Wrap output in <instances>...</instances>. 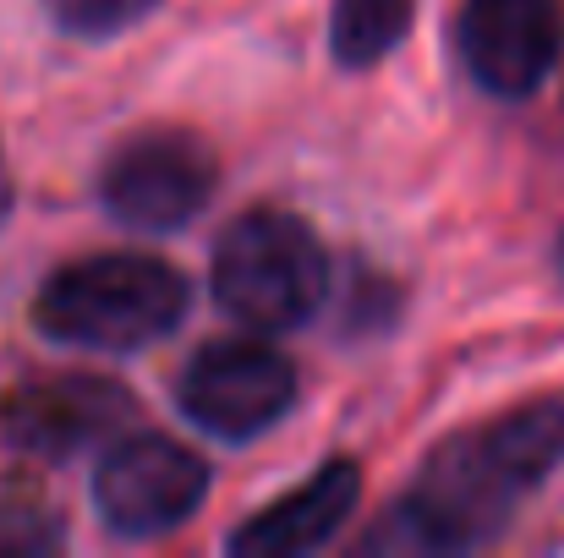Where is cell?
<instances>
[{
	"mask_svg": "<svg viewBox=\"0 0 564 558\" xmlns=\"http://www.w3.org/2000/svg\"><path fill=\"white\" fill-rule=\"evenodd\" d=\"M564 455V400H532L499 422L438 444L422 477L368 537L383 554H466L488 543L510 510L549 482Z\"/></svg>",
	"mask_w": 564,
	"mask_h": 558,
	"instance_id": "1",
	"label": "cell"
},
{
	"mask_svg": "<svg viewBox=\"0 0 564 558\" xmlns=\"http://www.w3.org/2000/svg\"><path fill=\"white\" fill-rule=\"evenodd\" d=\"M214 182H219L214 154L192 132L154 127V132L127 138L110 154V165L99 176V197L121 225L165 236L203 214V203L214 197Z\"/></svg>",
	"mask_w": 564,
	"mask_h": 558,
	"instance_id": "5",
	"label": "cell"
},
{
	"mask_svg": "<svg viewBox=\"0 0 564 558\" xmlns=\"http://www.w3.org/2000/svg\"><path fill=\"white\" fill-rule=\"evenodd\" d=\"M214 296L252 335H285L329 296L324 241L296 214L252 208L214 247Z\"/></svg>",
	"mask_w": 564,
	"mask_h": 558,
	"instance_id": "3",
	"label": "cell"
},
{
	"mask_svg": "<svg viewBox=\"0 0 564 558\" xmlns=\"http://www.w3.org/2000/svg\"><path fill=\"white\" fill-rule=\"evenodd\" d=\"M6 208H11V182H6V165H0V219H6Z\"/></svg>",
	"mask_w": 564,
	"mask_h": 558,
	"instance_id": "12",
	"label": "cell"
},
{
	"mask_svg": "<svg viewBox=\"0 0 564 558\" xmlns=\"http://www.w3.org/2000/svg\"><path fill=\"white\" fill-rule=\"evenodd\" d=\"M132 400L105 378H44L0 405V438L28 455H77L83 444L105 438Z\"/></svg>",
	"mask_w": 564,
	"mask_h": 558,
	"instance_id": "8",
	"label": "cell"
},
{
	"mask_svg": "<svg viewBox=\"0 0 564 558\" xmlns=\"http://www.w3.org/2000/svg\"><path fill=\"white\" fill-rule=\"evenodd\" d=\"M187 318V280L165 258L99 252L44 280L33 324L55 346L77 351H143Z\"/></svg>",
	"mask_w": 564,
	"mask_h": 558,
	"instance_id": "2",
	"label": "cell"
},
{
	"mask_svg": "<svg viewBox=\"0 0 564 558\" xmlns=\"http://www.w3.org/2000/svg\"><path fill=\"white\" fill-rule=\"evenodd\" d=\"M160 0H44V11L77 39H110L143 22Z\"/></svg>",
	"mask_w": 564,
	"mask_h": 558,
	"instance_id": "11",
	"label": "cell"
},
{
	"mask_svg": "<svg viewBox=\"0 0 564 558\" xmlns=\"http://www.w3.org/2000/svg\"><path fill=\"white\" fill-rule=\"evenodd\" d=\"M203 499H208V466L187 444L160 433L121 438L94 471L99 521L127 543H149L187 526Z\"/></svg>",
	"mask_w": 564,
	"mask_h": 558,
	"instance_id": "4",
	"label": "cell"
},
{
	"mask_svg": "<svg viewBox=\"0 0 564 558\" xmlns=\"http://www.w3.org/2000/svg\"><path fill=\"white\" fill-rule=\"evenodd\" d=\"M460 61L494 99H527L564 55V17L554 0H466L455 22Z\"/></svg>",
	"mask_w": 564,
	"mask_h": 558,
	"instance_id": "7",
	"label": "cell"
},
{
	"mask_svg": "<svg viewBox=\"0 0 564 558\" xmlns=\"http://www.w3.org/2000/svg\"><path fill=\"white\" fill-rule=\"evenodd\" d=\"M362 499V471L357 460H329L313 471V482H302L296 493H285L280 504H269L263 515H252L236 537L230 554H252V558H296L324 548Z\"/></svg>",
	"mask_w": 564,
	"mask_h": 558,
	"instance_id": "9",
	"label": "cell"
},
{
	"mask_svg": "<svg viewBox=\"0 0 564 558\" xmlns=\"http://www.w3.org/2000/svg\"><path fill=\"white\" fill-rule=\"evenodd\" d=\"M411 22V0H335V61L373 66L383 61Z\"/></svg>",
	"mask_w": 564,
	"mask_h": 558,
	"instance_id": "10",
	"label": "cell"
},
{
	"mask_svg": "<svg viewBox=\"0 0 564 558\" xmlns=\"http://www.w3.org/2000/svg\"><path fill=\"white\" fill-rule=\"evenodd\" d=\"M176 394H182V411L203 433L241 444V438L269 433L291 411L296 372L263 340H219L187 362Z\"/></svg>",
	"mask_w": 564,
	"mask_h": 558,
	"instance_id": "6",
	"label": "cell"
}]
</instances>
